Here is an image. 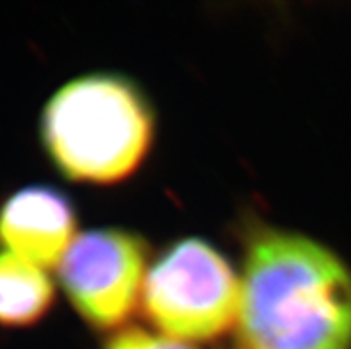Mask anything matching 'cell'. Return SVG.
Here are the masks:
<instances>
[{
	"label": "cell",
	"mask_w": 351,
	"mask_h": 349,
	"mask_svg": "<svg viewBox=\"0 0 351 349\" xmlns=\"http://www.w3.org/2000/svg\"><path fill=\"white\" fill-rule=\"evenodd\" d=\"M236 326L243 349H351V269L307 235L261 230L246 252Z\"/></svg>",
	"instance_id": "obj_1"
},
{
	"label": "cell",
	"mask_w": 351,
	"mask_h": 349,
	"mask_svg": "<svg viewBox=\"0 0 351 349\" xmlns=\"http://www.w3.org/2000/svg\"><path fill=\"white\" fill-rule=\"evenodd\" d=\"M156 119L147 97L127 77L88 73L50 97L40 134L53 166L80 184L111 186L147 159Z\"/></svg>",
	"instance_id": "obj_2"
},
{
	"label": "cell",
	"mask_w": 351,
	"mask_h": 349,
	"mask_svg": "<svg viewBox=\"0 0 351 349\" xmlns=\"http://www.w3.org/2000/svg\"><path fill=\"white\" fill-rule=\"evenodd\" d=\"M241 276L210 243L180 239L148 267L143 312L160 333L184 342L218 339L237 321Z\"/></svg>",
	"instance_id": "obj_3"
},
{
	"label": "cell",
	"mask_w": 351,
	"mask_h": 349,
	"mask_svg": "<svg viewBox=\"0 0 351 349\" xmlns=\"http://www.w3.org/2000/svg\"><path fill=\"white\" fill-rule=\"evenodd\" d=\"M147 258V244L132 232L93 228L73 239L58 265L59 282L86 323L112 330L141 301Z\"/></svg>",
	"instance_id": "obj_4"
},
{
	"label": "cell",
	"mask_w": 351,
	"mask_h": 349,
	"mask_svg": "<svg viewBox=\"0 0 351 349\" xmlns=\"http://www.w3.org/2000/svg\"><path fill=\"white\" fill-rule=\"evenodd\" d=\"M75 230L73 204L56 187H22L0 205V248L43 269L59 265Z\"/></svg>",
	"instance_id": "obj_5"
},
{
	"label": "cell",
	"mask_w": 351,
	"mask_h": 349,
	"mask_svg": "<svg viewBox=\"0 0 351 349\" xmlns=\"http://www.w3.org/2000/svg\"><path fill=\"white\" fill-rule=\"evenodd\" d=\"M56 289L43 267L0 253V328L34 326L49 314Z\"/></svg>",
	"instance_id": "obj_6"
},
{
	"label": "cell",
	"mask_w": 351,
	"mask_h": 349,
	"mask_svg": "<svg viewBox=\"0 0 351 349\" xmlns=\"http://www.w3.org/2000/svg\"><path fill=\"white\" fill-rule=\"evenodd\" d=\"M104 349H196L189 342L178 341L160 332L143 328H125L106 342Z\"/></svg>",
	"instance_id": "obj_7"
}]
</instances>
